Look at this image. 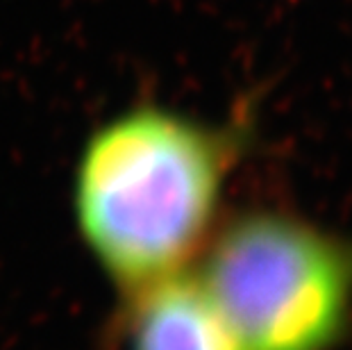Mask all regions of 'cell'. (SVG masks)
Returning a JSON list of instances; mask_svg holds the SVG:
<instances>
[{"label": "cell", "mask_w": 352, "mask_h": 350, "mask_svg": "<svg viewBox=\"0 0 352 350\" xmlns=\"http://www.w3.org/2000/svg\"><path fill=\"white\" fill-rule=\"evenodd\" d=\"M239 139L182 111L139 105L87 139L73 207L109 280L134 294L189 271L212 239Z\"/></svg>", "instance_id": "obj_1"}, {"label": "cell", "mask_w": 352, "mask_h": 350, "mask_svg": "<svg viewBox=\"0 0 352 350\" xmlns=\"http://www.w3.org/2000/svg\"><path fill=\"white\" fill-rule=\"evenodd\" d=\"M198 278L245 350H334L352 321V239L298 216H236L205 245Z\"/></svg>", "instance_id": "obj_2"}, {"label": "cell", "mask_w": 352, "mask_h": 350, "mask_svg": "<svg viewBox=\"0 0 352 350\" xmlns=\"http://www.w3.org/2000/svg\"><path fill=\"white\" fill-rule=\"evenodd\" d=\"M127 350H245L198 273H175L130 294Z\"/></svg>", "instance_id": "obj_3"}]
</instances>
